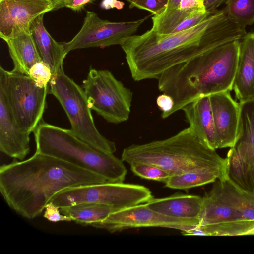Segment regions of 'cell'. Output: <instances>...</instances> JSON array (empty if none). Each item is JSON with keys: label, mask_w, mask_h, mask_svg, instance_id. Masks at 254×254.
Here are the masks:
<instances>
[{"label": "cell", "mask_w": 254, "mask_h": 254, "mask_svg": "<svg viewBox=\"0 0 254 254\" xmlns=\"http://www.w3.org/2000/svg\"><path fill=\"white\" fill-rule=\"evenodd\" d=\"M245 28L217 9L197 25L161 35L152 28L133 35L121 45L131 75L136 81L156 79L174 65L189 61L227 42L241 40Z\"/></svg>", "instance_id": "obj_1"}, {"label": "cell", "mask_w": 254, "mask_h": 254, "mask_svg": "<svg viewBox=\"0 0 254 254\" xmlns=\"http://www.w3.org/2000/svg\"><path fill=\"white\" fill-rule=\"evenodd\" d=\"M108 182L98 174L36 152L27 160L0 168L3 198L11 208L30 219L39 216L52 197L64 189Z\"/></svg>", "instance_id": "obj_2"}, {"label": "cell", "mask_w": 254, "mask_h": 254, "mask_svg": "<svg viewBox=\"0 0 254 254\" xmlns=\"http://www.w3.org/2000/svg\"><path fill=\"white\" fill-rule=\"evenodd\" d=\"M240 41L217 46L159 76V91L174 101L169 116L200 97L232 90Z\"/></svg>", "instance_id": "obj_3"}, {"label": "cell", "mask_w": 254, "mask_h": 254, "mask_svg": "<svg viewBox=\"0 0 254 254\" xmlns=\"http://www.w3.org/2000/svg\"><path fill=\"white\" fill-rule=\"evenodd\" d=\"M121 159L131 165L145 163L155 165L171 175L189 172H207L219 179L228 178L227 158H223L208 146L189 126L168 138L124 149Z\"/></svg>", "instance_id": "obj_4"}, {"label": "cell", "mask_w": 254, "mask_h": 254, "mask_svg": "<svg viewBox=\"0 0 254 254\" xmlns=\"http://www.w3.org/2000/svg\"><path fill=\"white\" fill-rule=\"evenodd\" d=\"M197 226L181 231L184 235L240 236L254 231V195L229 178L217 180L203 197Z\"/></svg>", "instance_id": "obj_5"}, {"label": "cell", "mask_w": 254, "mask_h": 254, "mask_svg": "<svg viewBox=\"0 0 254 254\" xmlns=\"http://www.w3.org/2000/svg\"><path fill=\"white\" fill-rule=\"evenodd\" d=\"M36 152L50 155L98 174L111 182H123L127 170L122 159L100 151L76 137L71 129L42 120L35 131Z\"/></svg>", "instance_id": "obj_6"}, {"label": "cell", "mask_w": 254, "mask_h": 254, "mask_svg": "<svg viewBox=\"0 0 254 254\" xmlns=\"http://www.w3.org/2000/svg\"><path fill=\"white\" fill-rule=\"evenodd\" d=\"M49 87V93L55 97L65 111L73 133L94 148L114 154L116 144L98 131L84 90L64 73L63 67L53 75Z\"/></svg>", "instance_id": "obj_7"}, {"label": "cell", "mask_w": 254, "mask_h": 254, "mask_svg": "<svg viewBox=\"0 0 254 254\" xmlns=\"http://www.w3.org/2000/svg\"><path fill=\"white\" fill-rule=\"evenodd\" d=\"M49 89V86H37L27 75L0 66V92L18 127L24 132H34L41 121Z\"/></svg>", "instance_id": "obj_8"}, {"label": "cell", "mask_w": 254, "mask_h": 254, "mask_svg": "<svg viewBox=\"0 0 254 254\" xmlns=\"http://www.w3.org/2000/svg\"><path fill=\"white\" fill-rule=\"evenodd\" d=\"M153 197L150 190L144 186L108 182L64 189L53 196L49 202L59 208L82 203H99L117 211L146 203Z\"/></svg>", "instance_id": "obj_9"}, {"label": "cell", "mask_w": 254, "mask_h": 254, "mask_svg": "<svg viewBox=\"0 0 254 254\" xmlns=\"http://www.w3.org/2000/svg\"><path fill=\"white\" fill-rule=\"evenodd\" d=\"M82 87L91 109L106 121L118 124L128 119L133 93L109 70L91 68Z\"/></svg>", "instance_id": "obj_10"}, {"label": "cell", "mask_w": 254, "mask_h": 254, "mask_svg": "<svg viewBox=\"0 0 254 254\" xmlns=\"http://www.w3.org/2000/svg\"><path fill=\"white\" fill-rule=\"evenodd\" d=\"M152 15L133 21L111 22L100 18L94 12L87 11L78 32L69 41L61 43L67 54L76 49L121 46Z\"/></svg>", "instance_id": "obj_11"}, {"label": "cell", "mask_w": 254, "mask_h": 254, "mask_svg": "<svg viewBox=\"0 0 254 254\" xmlns=\"http://www.w3.org/2000/svg\"><path fill=\"white\" fill-rule=\"evenodd\" d=\"M199 224L198 219H179L164 215L151 209L144 203L115 211L92 226L112 233L141 227H163L185 231Z\"/></svg>", "instance_id": "obj_12"}, {"label": "cell", "mask_w": 254, "mask_h": 254, "mask_svg": "<svg viewBox=\"0 0 254 254\" xmlns=\"http://www.w3.org/2000/svg\"><path fill=\"white\" fill-rule=\"evenodd\" d=\"M53 9L50 0H0V38L4 40L22 33H30L33 22Z\"/></svg>", "instance_id": "obj_13"}, {"label": "cell", "mask_w": 254, "mask_h": 254, "mask_svg": "<svg viewBox=\"0 0 254 254\" xmlns=\"http://www.w3.org/2000/svg\"><path fill=\"white\" fill-rule=\"evenodd\" d=\"M229 91L209 95L217 148L234 146L239 120V103Z\"/></svg>", "instance_id": "obj_14"}, {"label": "cell", "mask_w": 254, "mask_h": 254, "mask_svg": "<svg viewBox=\"0 0 254 254\" xmlns=\"http://www.w3.org/2000/svg\"><path fill=\"white\" fill-rule=\"evenodd\" d=\"M30 133L22 131L0 92V150L6 155L23 160L30 152Z\"/></svg>", "instance_id": "obj_15"}, {"label": "cell", "mask_w": 254, "mask_h": 254, "mask_svg": "<svg viewBox=\"0 0 254 254\" xmlns=\"http://www.w3.org/2000/svg\"><path fill=\"white\" fill-rule=\"evenodd\" d=\"M240 102L254 98V32L241 40L233 89Z\"/></svg>", "instance_id": "obj_16"}, {"label": "cell", "mask_w": 254, "mask_h": 254, "mask_svg": "<svg viewBox=\"0 0 254 254\" xmlns=\"http://www.w3.org/2000/svg\"><path fill=\"white\" fill-rule=\"evenodd\" d=\"M237 139L234 149L254 177V98L240 102Z\"/></svg>", "instance_id": "obj_17"}, {"label": "cell", "mask_w": 254, "mask_h": 254, "mask_svg": "<svg viewBox=\"0 0 254 254\" xmlns=\"http://www.w3.org/2000/svg\"><path fill=\"white\" fill-rule=\"evenodd\" d=\"M146 203L151 209L167 216L199 220L203 197L195 195L176 194L164 198H152Z\"/></svg>", "instance_id": "obj_18"}, {"label": "cell", "mask_w": 254, "mask_h": 254, "mask_svg": "<svg viewBox=\"0 0 254 254\" xmlns=\"http://www.w3.org/2000/svg\"><path fill=\"white\" fill-rule=\"evenodd\" d=\"M190 126L211 148L216 150L213 116L209 96L200 97L182 109Z\"/></svg>", "instance_id": "obj_19"}, {"label": "cell", "mask_w": 254, "mask_h": 254, "mask_svg": "<svg viewBox=\"0 0 254 254\" xmlns=\"http://www.w3.org/2000/svg\"><path fill=\"white\" fill-rule=\"evenodd\" d=\"M44 14L39 15L33 22L30 32L42 61L50 66L54 74L63 67L67 54L62 43L57 42L46 30L43 22Z\"/></svg>", "instance_id": "obj_20"}, {"label": "cell", "mask_w": 254, "mask_h": 254, "mask_svg": "<svg viewBox=\"0 0 254 254\" xmlns=\"http://www.w3.org/2000/svg\"><path fill=\"white\" fill-rule=\"evenodd\" d=\"M13 61V72L28 75L30 68L42 61L31 33H22L4 40Z\"/></svg>", "instance_id": "obj_21"}, {"label": "cell", "mask_w": 254, "mask_h": 254, "mask_svg": "<svg viewBox=\"0 0 254 254\" xmlns=\"http://www.w3.org/2000/svg\"><path fill=\"white\" fill-rule=\"evenodd\" d=\"M204 0H181L178 8L152 16V29L159 34H171L179 23L188 17L207 12Z\"/></svg>", "instance_id": "obj_22"}, {"label": "cell", "mask_w": 254, "mask_h": 254, "mask_svg": "<svg viewBox=\"0 0 254 254\" xmlns=\"http://www.w3.org/2000/svg\"><path fill=\"white\" fill-rule=\"evenodd\" d=\"M60 208L63 214L85 226H92L100 222L116 211L110 206L94 203H82Z\"/></svg>", "instance_id": "obj_23"}, {"label": "cell", "mask_w": 254, "mask_h": 254, "mask_svg": "<svg viewBox=\"0 0 254 254\" xmlns=\"http://www.w3.org/2000/svg\"><path fill=\"white\" fill-rule=\"evenodd\" d=\"M219 179L216 174L207 172H189L171 175L165 187L174 189L185 190L199 187Z\"/></svg>", "instance_id": "obj_24"}, {"label": "cell", "mask_w": 254, "mask_h": 254, "mask_svg": "<svg viewBox=\"0 0 254 254\" xmlns=\"http://www.w3.org/2000/svg\"><path fill=\"white\" fill-rule=\"evenodd\" d=\"M223 9L227 17L245 28L254 23V0H227Z\"/></svg>", "instance_id": "obj_25"}, {"label": "cell", "mask_w": 254, "mask_h": 254, "mask_svg": "<svg viewBox=\"0 0 254 254\" xmlns=\"http://www.w3.org/2000/svg\"><path fill=\"white\" fill-rule=\"evenodd\" d=\"M130 165L131 171L140 178L165 183L171 176L164 169L153 164L136 163Z\"/></svg>", "instance_id": "obj_26"}, {"label": "cell", "mask_w": 254, "mask_h": 254, "mask_svg": "<svg viewBox=\"0 0 254 254\" xmlns=\"http://www.w3.org/2000/svg\"><path fill=\"white\" fill-rule=\"evenodd\" d=\"M53 75L50 66L42 61L35 64L28 74L36 85L42 88L49 86Z\"/></svg>", "instance_id": "obj_27"}, {"label": "cell", "mask_w": 254, "mask_h": 254, "mask_svg": "<svg viewBox=\"0 0 254 254\" xmlns=\"http://www.w3.org/2000/svg\"><path fill=\"white\" fill-rule=\"evenodd\" d=\"M168 0H137L131 8L136 7L149 11L154 15L163 12L167 8Z\"/></svg>", "instance_id": "obj_28"}, {"label": "cell", "mask_w": 254, "mask_h": 254, "mask_svg": "<svg viewBox=\"0 0 254 254\" xmlns=\"http://www.w3.org/2000/svg\"><path fill=\"white\" fill-rule=\"evenodd\" d=\"M44 209L43 216L50 221L57 222L72 221L69 217L63 214L60 211V208L52 202H49Z\"/></svg>", "instance_id": "obj_29"}, {"label": "cell", "mask_w": 254, "mask_h": 254, "mask_svg": "<svg viewBox=\"0 0 254 254\" xmlns=\"http://www.w3.org/2000/svg\"><path fill=\"white\" fill-rule=\"evenodd\" d=\"M156 103L162 111V118L166 119L169 117V114L174 105V101L172 97L169 95L163 93L157 97Z\"/></svg>", "instance_id": "obj_30"}, {"label": "cell", "mask_w": 254, "mask_h": 254, "mask_svg": "<svg viewBox=\"0 0 254 254\" xmlns=\"http://www.w3.org/2000/svg\"><path fill=\"white\" fill-rule=\"evenodd\" d=\"M95 0H66L61 5V8L66 7L74 11L81 10L87 4L93 2Z\"/></svg>", "instance_id": "obj_31"}, {"label": "cell", "mask_w": 254, "mask_h": 254, "mask_svg": "<svg viewBox=\"0 0 254 254\" xmlns=\"http://www.w3.org/2000/svg\"><path fill=\"white\" fill-rule=\"evenodd\" d=\"M124 3L117 0H103L101 3L100 7L102 9H109L111 8L122 9Z\"/></svg>", "instance_id": "obj_32"}, {"label": "cell", "mask_w": 254, "mask_h": 254, "mask_svg": "<svg viewBox=\"0 0 254 254\" xmlns=\"http://www.w3.org/2000/svg\"><path fill=\"white\" fill-rule=\"evenodd\" d=\"M227 0H205L204 6L205 10L208 12H212L218 9L219 7L223 3L225 2Z\"/></svg>", "instance_id": "obj_33"}, {"label": "cell", "mask_w": 254, "mask_h": 254, "mask_svg": "<svg viewBox=\"0 0 254 254\" xmlns=\"http://www.w3.org/2000/svg\"><path fill=\"white\" fill-rule=\"evenodd\" d=\"M181 0H168L167 8L164 12H168L178 8Z\"/></svg>", "instance_id": "obj_34"}, {"label": "cell", "mask_w": 254, "mask_h": 254, "mask_svg": "<svg viewBox=\"0 0 254 254\" xmlns=\"http://www.w3.org/2000/svg\"><path fill=\"white\" fill-rule=\"evenodd\" d=\"M54 6L53 11L57 10L61 8L62 4L66 0H50Z\"/></svg>", "instance_id": "obj_35"}, {"label": "cell", "mask_w": 254, "mask_h": 254, "mask_svg": "<svg viewBox=\"0 0 254 254\" xmlns=\"http://www.w3.org/2000/svg\"><path fill=\"white\" fill-rule=\"evenodd\" d=\"M129 3V8H131L132 6L135 3L137 0H126Z\"/></svg>", "instance_id": "obj_36"}]
</instances>
